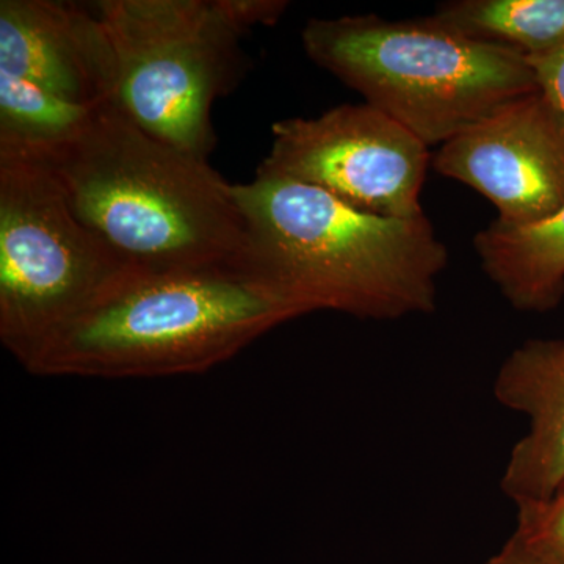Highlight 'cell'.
I'll list each match as a JSON object with an SVG mask.
<instances>
[{"instance_id":"9","label":"cell","mask_w":564,"mask_h":564,"mask_svg":"<svg viewBox=\"0 0 564 564\" xmlns=\"http://www.w3.org/2000/svg\"><path fill=\"white\" fill-rule=\"evenodd\" d=\"M0 70L84 106L113 93L110 44L91 3L2 0Z\"/></svg>"},{"instance_id":"3","label":"cell","mask_w":564,"mask_h":564,"mask_svg":"<svg viewBox=\"0 0 564 564\" xmlns=\"http://www.w3.org/2000/svg\"><path fill=\"white\" fill-rule=\"evenodd\" d=\"M302 314L234 269L122 274L47 343L40 377L203 373Z\"/></svg>"},{"instance_id":"1","label":"cell","mask_w":564,"mask_h":564,"mask_svg":"<svg viewBox=\"0 0 564 564\" xmlns=\"http://www.w3.org/2000/svg\"><path fill=\"white\" fill-rule=\"evenodd\" d=\"M234 192L245 226L237 272L300 314L389 322L436 311L451 254L426 215L364 214L259 169Z\"/></svg>"},{"instance_id":"12","label":"cell","mask_w":564,"mask_h":564,"mask_svg":"<svg viewBox=\"0 0 564 564\" xmlns=\"http://www.w3.org/2000/svg\"><path fill=\"white\" fill-rule=\"evenodd\" d=\"M99 106L70 102L0 70V158H46L76 140Z\"/></svg>"},{"instance_id":"15","label":"cell","mask_w":564,"mask_h":564,"mask_svg":"<svg viewBox=\"0 0 564 564\" xmlns=\"http://www.w3.org/2000/svg\"><path fill=\"white\" fill-rule=\"evenodd\" d=\"M525 58L533 70L538 93L564 139V46Z\"/></svg>"},{"instance_id":"8","label":"cell","mask_w":564,"mask_h":564,"mask_svg":"<svg viewBox=\"0 0 564 564\" xmlns=\"http://www.w3.org/2000/svg\"><path fill=\"white\" fill-rule=\"evenodd\" d=\"M433 166L480 193L500 221H536L564 206V139L538 91L445 141Z\"/></svg>"},{"instance_id":"10","label":"cell","mask_w":564,"mask_h":564,"mask_svg":"<svg viewBox=\"0 0 564 564\" xmlns=\"http://www.w3.org/2000/svg\"><path fill=\"white\" fill-rule=\"evenodd\" d=\"M494 397L530 422L508 456L502 491L516 507L544 502L564 481V340L514 348L497 372Z\"/></svg>"},{"instance_id":"17","label":"cell","mask_w":564,"mask_h":564,"mask_svg":"<svg viewBox=\"0 0 564 564\" xmlns=\"http://www.w3.org/2000/svg\"><path fill=\"white\" fill-rule=\"evenodd\" d=\"M485 564H543L538 562L534 556L525 552L521 545L516 544L513 540H508L503 547L492 555Z\"/></svg>"},{"instance_id":"11","label":"cell","mask_w":564,"mask_h":564,"mask_svg":"<svg viewBox=\"0 0 564 564\" xmlns=\"http://www.w3.org/2000/svg\"><path fill=\"white\" fill-rule=\"evenodd\" d=\"M481 270L516 311L547 313L564 296V206L530 223L494 220L474 237Z\"/></svg>"},{"instance_id":"7","label":"cell","mask_w":564,"mask_h":564,"mask_svg":"<svg viewBox=\"0 0 564 564\" xmlns=\"http://www.w3.org/2000/svg\"><path fill=\"white\" fill-rule=\"evenodd\" d=\"M430 148L370 104H343L315 118L273 124L259 170L313 185L378 217H422Z\"/></svg>"},{"instance_id":"5","label":"cell","mask_w":564,"mask_h":564,"mask_svg":"<svg viewBox=\"0 0 564 564\" xmlns=\"http://www.w3.org/2000/svg\"><path fill=\"white\" fill-rule=\"evenodd\" d=\"M113 58L110 102L140 129L209 158L212 107L247 73L242 33L218 0L93 2Z\"/></svg>"},{"instance_id":"16","label":"cell","mask_w":564,"mask_h":564,"mask_svg":"<svg viewBox=\"0 0 564 564\" xmlns=\"http://www.w3.org/2000/svg\"><path fill=\"white\" fill-rule=\"evenodd\" d=\"M218 6L243 36L256 25H272L280 21L289 9L285 0H218Z\"/></svg>"},{"instance_id":"2","label":"cell","mask_w":564,"mask_h":564,"mask_svg":"<svg viewBox=\"0 0 564 564\" xmlns=\"http://www.w3.org/2000/svg\"><path fill=\"white\" fill-rule=\"evenodd\" d=\"M32 162L50 170L74 215L133 272L236 270L245 226L234 184L110 101L76 140Z\"/></svg>"},{"instance_id":"6","label":"cell","mask_w":564,"mask_h":564,"mask_svg":"<svg viewBox=\"0 0 564 564\" xmlns=\"http://www.w3.org/2000/svg\"><path fill=\"white\" fill-rule=\"evenodd\" d=\"M128 272L74 215L46 166L0 158V340L25 370Z\"/></svg>"},{"instance_id":"4","label":"cell","mask_w":564,"mask_h":564,"mask_svg":"<svg viewBox=\"0 0 564 564\" xmlns=\"http://www.w3.org/2000/svg\"><path fill=\"white\" fill-rule=\"evenodd\" d=\"M307 57L429 148L538 91L525 55L469 39L440 18H313Z\"/></svg>"},{"instance_id":"14","label":"cell","mask_w":564,"mask_h":564,"mask_svg":"<svg viewBox=\"0 0 564 564\" xmlns=\"http://www.w3.org/2000/svg\"><path fill=\"white\" fill-rule=\"evenodd\" d=\"M511 540L543 564H564V481L544 502L518 507Z\"/></svg>"},{"instance_id":"13","label":"cell","mask_w":564,"mask_h":564,"mask_svg":"<svg viewBox=\"0 0 564 564\" xmlns=\"http://www.w3.org/2000/svg\"><path fill=\"white\" fill-rule=\"evenodd\" d=\"M434 17L469 39L525 57L564 46V0H454Z\"/></svg>"}]
</instances>
